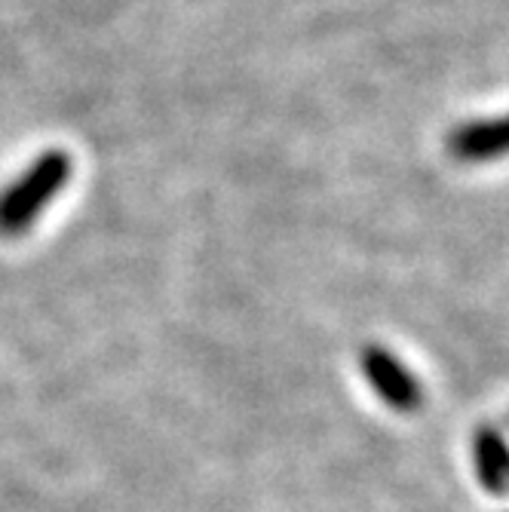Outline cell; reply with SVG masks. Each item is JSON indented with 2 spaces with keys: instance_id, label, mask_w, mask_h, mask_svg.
Returning a JSON list of instances; mask_svg holds the SVG:
<instances>
[{
  "instance_id": "cell-4",
  "label": "cell",
  "mask_w": 509,
  "mask_h": 512,
  "mask_svg": "<svg viewBox=\"0 0 509 512\" xmlns=\"http://www.w3.org/2000/svg\"><path fill=\"white\" fill-rule=\"evenodd\" d=\"M473 470L488 494H509V442L494 427H479L473 433Z\"/></svg>"
},
{
  "instance_id": "cell-3",
  "label": "cell",
  "mask_w": 509,
  "mask_h": 512,
  "mask_svg": "<svg viewBox=\"0 0 509 512\" xmlns=\"http://www.w3.org/2000/svg\"><path fill=\"white\" fill-rule=\"evenodd\" d=\"M445 151L457 163H485L509 154V114L494 120H473L445 135Z\"/></svg>"
},
{
  "instance_id": "cell-1",
  "label": "cell",
  "mask_w": 509,
  "mask_h": 512,
  "mask_svg": "<svg viewBox=\"0 0 509 512\" xmlns=\"http://www.w3.org/2000/svg\"><path fill=\"white\" fill-rule=\"evenodd\" d=\"M71 181V157L65 151H43L19 178L0 191V237L16 240L43 215Z\"/></svg>"
},
{
  "instance_id": "cell-2",
  "label": "cell",
  "mask_w": 509,
  "mask_h": 512,
  "mask_svg": "<svg viewBox=\"0 0 509 512\" xmlns=\"http://www.w3.org/2000/svg\"><path fill=\"white\" fill-rule=\"evenodd\" d=\"M362 362V375L372 384V390L396 411L411 414L418 411L424 402V390L421 381L411 375V368L402 365V359L396 353H390L381 344H368L359 356Z\"/></svg>"
}]
</instances>
